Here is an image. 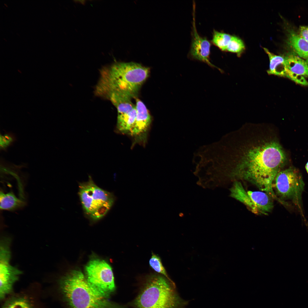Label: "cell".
Wrapping results in <instances>:
<instances>
[{
    "mask_svg": "<svg viewBox=\"0 0 308 308\" xmlns=\"http://www.w3.org/2000/svg\"><path fill=\"white\" fill-rule=\"evenodd\" d=\"M286 160L285 153L279 143H266L248 150L231 176L251 183L277 199L273 190V182Z\"/></svg>",
    "mask_w": 308,
    "mask_h": 308,
    "instance_id": "obj_1",
    "label": "cell"
},
{
    "mask_svg": "<svg viewBox=\"0 0 308 308\" xmlns=\"http://www.w3.org/2000/svg\"><path fill=\"white\" fill-rule=\"evenodd\" d=\"M100 73L95 88L96 96L107 98L112 93L117 92L132 98L148 77L150 69L133 62H117L103 68Z\"/></svg>",
    "mask_w": 308,
    "mask_h": 308,
    "instance_id": "obj_2",
    "label": "cell"
},
{
    "mask_svg": "<svg viewBox=\"0 0 308 308\" xmlns=\"http://www.w3.org/2000/svg\"><path fill=\"white\" fill-rule=\"evenodd\" d=\"M60 285L71 308H117L94 290L80 271H71L62 279Z\"/></svg>",
    "mask_w": 308,
    "mask_h": 308,
    "instance_id": "obj_3",
    "label": "cell"
},
{
    "mask_svg": "<svg viewBox=\"0 0 308 308\" xmlns=\"http://www.w3.org/2000/svg\"><path fill=\"white\" fill-rule=\"evenodd\" d=\"M169 281L159 275L150 277L135 300L134 308H178V298Z\"/></svg>",
    "mask_w": 308,
    "mask_h": 308,
    "instance_id": "obj_4",
    "label": "cell"
},
{
    "mask_svg": "<svg viewBox=\"0 0 308 308\" xmlns=\"http://www.w3.org/2000/svg\"><path fill=\"white\" fill-rule=\"evenodd\" d=\"M79 188L83 209L91 220L96 221L102 218L114 203L113 194L97 186L90 176L87 182L79 183Z\"/></svg>",
    "mask_w": 308,
    "mask_h": 308,
    "instance_id": "obj_5",
    "label": "cell"
},
{
    "mask_svg": "<svg viewBox=\"0 0 308 308\" xmlns=\"http://www.w3.org/2000/svg\"><path fill=\"white\" fill-rule=\"evenodd\" d=\"M274 181L276 192L280 199L291 200L301 210L305 184L299 171L292 167L280 171Z\"/></svg>",
    "mask_w": 308,
    "mask_h": 308,
    "instance_id": "obj_6",
    "label": "cell"
},
{
    "mask_svg": "<svg viewBox=\"0 0 308 308\" xmlns=\"http://www.w3.org/2000/svg\"><path fill=\"white\" fill-rule=\"evenodd\" d=\"M87 281L94 290L107 298L115 289L113 272L110 266L98 259L90 261L86 267Z\"/></svg>",
    "mask_w": 308,
    "mask_h": 308,
    "instance_id": "obj_7",
    "label": "cell"
},
{
    "mask_svg": "<svg viewBox=\"0 0 308 308\" xmlns=\"http://www.w3.org/2000/svg\"><path fill=\"white\" fill-rule=\"evenodd\" d=\"M11 254L9 244H1L0 254V298L3 299L13 290L15 283L21 273L19 270L12 266L10 261Z\"/></svg>",
    "mask_w": 308,
    "mask_h": 308,
    "instance_id": "obj_8",
    "label": "cell"
},
{
    "mask_svg": "<svg viewBox=\"0 0 308 308\" xmlns=\"http://www.w3.org/2000/svg\"><path fill=\"white\" fill-rule=\"evenodd\" d=\"M195 6H193V37L190 55L193 58L204 62L212 67L220 70L210 61V42L205 38L200 36L197 33L195 23Z\"/></svg>",
    "mask_w": 308,
    "mask_h": 308,
    "instance_id": "obj_9",
    "label": "cell"
},
{
    "mask_svg": "<svg viewBox=\"0 0 308 308\" xmlns=\"http://www.w3.org/2000/svg\"><path fill=\"white\" fill-rule=\"evenodd\" d=\"M136 115L134 127L130 133L132 135H139L145 132L151 121L149 112L143 103L140 100L136 99Z\"/></svg>",
    "mask_w": 308,
    "mask_h": 308,
    "instance_id": "obj_10",
    "label": "cell"
},
{
    "mask_svg": "<svg viewBox=\"0 0 308 308\" xmlns=\"http://www.w3.org/2000/svg\"><path fill=\"white\" fill-rule=\"evenodd\" d=\"M247 193L259 213L267 214L273 208L270 197L265 192L248 191Z\"/></svg>",
    "mask_w": 308,
    "mask_h": 308,
    "instance_id": "obj_11",
    "label": "cell"
},
{
    "mask_svg": "<svg viewBox=\"0 0 308 308\" xmlns=\"http://www.w3.org/2000/svg\"><path fill=\"white\" fill-rule=\"evenodd\" d=\"M131 98L125 94L117 92L111 93L107 98L117 108V116L128 114L135 107V105L132 102Z\"/></svg>",
    "mask_w": 308,
    "mask_h": 308,
    "instance_id": "obj_12",
    "label": "cell"
},
{
    "mask_svg": "<svg viewBox=\"0 0 308 308\" xmlns=\"http://www.w3.org/2000/svg\"><path fill=\"white\" fill-rule=\"evenodd\" d=\"M230 190L231 197L243 203L254 213L256 214L259 213L247 191L245 189L241 183L239 181H234Z\"/></svg>",
    "mask_w": 308,
    "mask_h": 308,
    "instance_id": "obj_13",
    "label": "cell"
},
{
    "mask_svg": "<svg viewBox=\"0 0 308 308\" xmlns=\"http://www.w3.org/2000/svg\"><path fill=\"white\" fill-rule=\"evenodd\" d=\"M287 69L293 73L308 76V61L295 55L291 54L285 57Z\"/></svg>",
    "mask_w": 308,
    "mask_h": 308,
    "instance_id": "obj_14",
    "label": "cell"
},
{
    "mask_svg": "<svg viewBox=\"0 0 308 308\" xmlns=\"http://www.w3.org/2000/svg\"><path fill=\"white\" fill-rule=\"evenodd\" d=\"M264 49L268 54L270 60V68L267 71L268 73L269 74L286 76L287 69L285 58L273 54L267 48H264Z\"/></svg>",
    "mask_w": 308,
    "mask_h": 308,
    "instance_id": "obj_15",
    "label": "cell"
},
{
    "mask_svg": "<svg viewBox=\"0 0 308 308\" xmlns=\"http://www.w3.org/2000/svg\"><path fill=\"white\" fill-rule=\"evenodd\" d=\"M0 208L2 210H12L22 207L25 202L22 198H18L12 191L7 193L1 191Z\"/></svg>",
    "mask_w": 308,
    "mask_h": 308,
    "instance_id": "obj_16",
    "label": "cell"
},
{
    "mask_svg": "<svg viewBox=\"0 0 308 308\" xmlns=\"http://www.w3.org/2000/svg\"><path fill=\"white\" fill-rule=\"evenodd\" d=\"M288 41L297 54L308 61V42L300 35L293 32L290 33Z\"/></svg>",
    "mask_w": 308,
    "mask_h": 308,
    "instance_id": "obj_17",
    "label": "cell"
},
{
    "mask_svg": "<svg viewBox=\"0 0 308 308\" xmlns=\"http://www.w3.org/2000/svg\"><path fill=\"white\" fill-rule=\"evenodd\" d=\"M136 115L135 106L128 114L117 117V128L123 133H131L134 126Z\"/></svg>",
    "mask_w": 308,
    "mask_h": 308,
    "instance_id": "obj_18",
    "label": "cell"
},
{
    "mask_svg": "<svg viewBox=\"0 0 308 308\" xmlns=\"http://www.w3.org/2000/svg\"><path fill=\"white\" fill-rule=\"evenodd\" d=\"M2 308H34L30 301L24 297H14L5 303Z\"/></svg>",
    "mask_w": 308,
    "mask_h": 308,
    "instance_id": "obj_19",
    "label": "cell"
},
{
    "mask_svg": "<svg viewBox=\"0 0 308 308\" xmlns=\"http://www.w3.org/2000/svg\"><path fill=\"white\" fill-rule=\"evenodd\" d=\"M232 36L223 32L214 30L212 41L213 43L223 51H226Z\"/></svg>",
    "mask_w": 308,
    "mask_h": 308,
    "instance_id": "obj_20",
    "label": "cell"
},
{
    "mask_svg": "<svg viewBox=\"0 0 308 308\" xmlns=\"http://www.w3.org/2000/svg\"><path fill=\"white\" fill-rule=\"evenodd\" d=\"M244 48L245 46L243 41L237 37L232 36L226 51L236 53L240 55Z\"/></svg>",
    "mask_w": 308,
    "mask_h": 308,
    "instance_id": "obj_21",
    "label": "cell"
},
{
    "mask_svg": "<svg viewBox=\"0 0 308 308\" xmlns=\"http://www.w3.org/2000/svg\"><path fill=\"white\" fill-rule=\"evenodd\" d=\"M149 264L150 266L155 271L162 274L168 279L171 280L168 277L166 271L163 266L160 258L153 253L149 260Z\"/></svg>",
    "mask_w": 308,
    "mask_h": 308,
    "instance_id": "obj_22",
    "label": "cell"
},
{
    "mask_svg": "<svg viewBox=\"0 0 308 308\" xmlns=\"http://www.w3.org/2000/svg\"><path fill=\"white\" fill-rule=\"evenodd\" d=\"M0 138V149L4 151L6 150L16 140L14 135L11 133H6L3 135L1 134Z\"/></svg>",
    "mask_w": 308,
    "mask_h": 308,
    "instance_id": "obj_23",
    "label": "cell"
},
{
    "mask_svg": "<svg viewBox=\"0 0 308 308\" xmlns=\"http://www.w3.org/2000/svg\"><path fill=\"white\" fill-rule=\"evenodd\" d=\"M286 77L297 83L304 86L308 85V82L303 76L291 72L287 69Z\"/></svg>",
    "mask_w": 308,
    "mask_h": 308,
    "instance_id": "obj_24",
    "label": "cell"
},
{
    "mask_svg": "<svg viewBox=\"0 0 308 308\" xmlns=\"http://www.w3.org/2000/svg\"><path fill=\"white\" fill-rule=\"evenodd\" d=\"M300 32V36L308 42V27H301Z\"/></svg>",
    "mask_w": 308,
    "mask_h": 308,
    "instance_id": "obj_25",
    "label": "cell"
},
{
    "mask_svg": "<svg viewBox=\"0 0 308 308\" xmlns=\"http://www.w3.org/2000/svg\"><path fill=\"white\" fill-rule=\"evenodd\" d=\"M305 168L306 171L308 174V161L306 164Z\"/></svg>",
    "mask_w": 308,
    "mask_h": 308,
    "instance_id": "obj_26",
    "label": "cell"
}]
</instances>
